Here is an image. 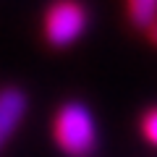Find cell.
Returning a JSON list of instances; mask_svg holds the SVG:
<instances>
[{
  "mask_svg": "<svg viewBox=\"0 0 157 157\" xmlns=\"http://www.w3.org/2000/svg\"><path fill=\"white\" fill-rule=\"evenodd\" d=\"M52 136L66 157H92L100 144V131L92 110L81 100H68L52 118Z\"/></svg>",
  "mask_w": 157,
  "mask_h": 157,
  "instance_id": "6da1fadb",
  "label": "cell"
},
{
  "mask_svg": "<svg viewBox=\"0 0 157 157\" xmlns=\"http://www.w3.org/2000/svg\"><path fill=\"white\" fill-rule=\"evenodd\" d=\"M89 13L81 0H52L45 11V39L50 47H71L86 32Z\"/></svg>",
  "mask_w": 157,
  "mask_h": 157,
  "instance_id": "7a4b0ae2",
  "label": "cell"
},
{
  "mask_svg": "<svg viewBox=\"0 0 157 157\" xmlns=\"http://www.w3.org/2000/svg\"><path fill=\"white\" fill-rule=\"evenodd\" d=\"M29 110V97L21 86H3L0 89V152L6 141L18 131Z\"/></svg>",
  "mask_w": 157,
  "mask_h": 157,
  "instance_id": "3957f363",
  "label": "cell"
},
{
  "mask_svg": "<svg viewBox=\"0 0 157 157\" xmlns=\"http://www.w3.org/2000/svg\"><path fill=\"white\" fill-rule=\"evenodd\" d=\"M126 13L136 29L147 32L157 21V0H126Z\"/></svg>",
  "mask_w": 157,
  "mask_h": 157,
  "instance_id": "277c9868",
  "label": "cell"
},
{
  "mask_svg": "<svg viewBox=\"0 0 157 157\" xmlns=\"http://www.w3.org/2000/svg\"><path fill=\"white\" fill-rule=\"evenodd\" d=\"M141 134H144V139L149 144L157 147V107L144 113V118H141Z\"/></svg>",
  "mask_w": 157,
  "mask_h": 157,
  "instance_id": "5b68a950",
  "label": "cell"
},
{
  "mask_svg": "<svg viewBox=\"0 0 157 157\" xmlns=\"http://www.w3.org/2000/svg\"><path fill=\"white\" fill-rule=\"evenodd\" d=\"M147 37H149V42H152V45H157V21L152 24L149 29H147Z\"/></svg>",
  "mask_w": 157,
  "mask_h": 157,
  "instance_id": "8992f818",
  "label": "cell"
}]
</instances>
